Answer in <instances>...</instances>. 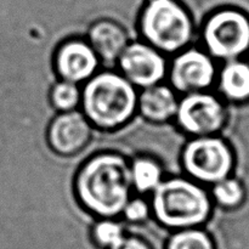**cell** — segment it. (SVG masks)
I'll return each mask as SVG.
<instances>
[{"label": "cell", "instance_id": "obj_1", "mask_svg": "<svg viewBox=\"0 0 249 249\" xmlns=\"http://www.w3.org/2000/svg\"><path fill=\"white\" fill-rule=\"evenodd\" d=\"M130 165L114 153L90 158L78 172L74 189L78 201L88 212L101 218L119 215L129 201Z\"/></svg>", "mask_w": 249, "mask_h": 249}, {"label": "cell", "instance_id": "obj_2", "mask_svg": "<svg viewBox=\"0 0 249 249\" xmlns=\"http://www.w3.org/2000/svg\"><path fill=\"white\" fill-rule=\"evenodd\" d=\"M84 116L95 126L114 129L125 124L135 113L138 94L123 75L101 72L92 77L82 92Z\"/></svg>", "mask_w": 249, "mask_h": 249}, {"label": "cell", "instance_id": "obj_3", "mask_svg": "<svg viewBox=\"0 0 249 249\" xmlns=\"http://www.w3.org/2000/svg\"><path fill=\"white\" fill-rule=\"evenodd\" d=\"M211 201L198 185L182 178H172L153 190L152 211L158 223L172 229L196 228L211 214Z\"/></svg>", "mask_w": 249, "mask_h": 249}, {"label": "cell", "instance_id": "obj_4", "mask_svg": "<svg viewBox=\"0 0 249 249\" xmlns=\"http://www.w3.org/2000/svg\"><path fill=\"white\" fill-rule=\"evenodd\" d=\"M139 26L146 40L165 53L185 48L194 33L190 11L180 0H147L141 10Z\"/></svg>", "mask_w": 249, "mask_h": 249}, {"label": "cell", "instance_id": "obj_5", "mask_svg": "<svg viewBox=\"0 0 249 249\" xmlns=\"http://www.w3.org/2000/svg\"><path fill=\"white\" fill-rule=\"evenodd\" d=\"M203 36L212 56L232 60L249 49V17L236 7H221L206 21Z\"/></svg>", "mask_w": 249, "mask_h": 249}, {"label": "cell", "instance_id": "obj_6", "mask_svg": "<svg viewBox=\"0 0 249 249\" xmlns=\"http://www.w3.org/2000/svg\"><path fill=\"white\" fill-rule=\"evenodd\" d=\"M182 163L192 178L202 182L216 184L230 174L233 156L221 139L199 136L185 146Z\"/></svg>", "mask_w": 249, "mask_h": 249}, {"label": "cell", "instance_id": "obj_7", "mask_svg": "<svg viewBox=\"0 0 249 249\" xmlns=\"http://www.w3.org/2000/svg\"><path fill=\"white\" fill-rule=\"evenodd\" d=\"M178 123L186 133L208 136L218 131L225 122V111L216 97L206 92H189L177 109Z\"/></svg>", "mask_w": 249, "mask_h": 249}, {"label": "cell", "instance_id": "obj_8", "mask_svg": "<svg viewBox=\"0 0 249 249\" xmlns=\"http://www.w3.org/2000/svg\"><path fill=\"white\" fill-rule=\"evenodd\" d=\"M118 62L123 77L143 89L160 82L167 72L164 57L153 46L138 41L125 46Z\"/></svg>", "mask_w": 249, "mask_h": 249}, {"label": "cell", "instance_id": "obj_9", "mask_svg": "<svg viewBox=\"0 0 249 249\" xmlns=\"http://www.w3.org/2000/svg\"><path fill=\"white\" fill-rule=\"evenodd\" d=\"M91 128L87 117L77 111H66L53 117L48 128V142L58 156H72L85 147Z\"/></svg>", "mask_w": 249, "mask_h": 249}, {"label": "cell", "instance_id": "obj_10", "mask_svg": "<svg viewBox=\"0 0 249 249\" xmlns=\"http://www.w3.org/2000/svg\"><path fill=\"white\" fill-rule=\"evenodd\" d=\"M215 67L208 55L197 49H189L174 60L170 71L173 87L181 92H195L213 83Z\"/></svg>", "mask_w": 249, "mask_h": 249}, {"label": "cell", "instance_id": "obj_11", "mask_svg": "<svg viewBox=\"0 0 249 249\" xmlns=\"http://www.w3.org/2000/svg\"><path fill=\"white\" fill-rule=\"evenodd\" d=\"M53 65L61 79L77 84L94 74L99 66V57L88 41L75 38L58 46Z\"/></svg>", "mask_w": 249, "mask_h": 249}, {"label": "cell", "instance_id": "obj_12", "mask_svg": "<svg viewBox=\"0 0 249 249\" xmlns=\"http://www.w3.org/2000/svg\"><path fill=\"white\" fill-rule=\"evenodd\" d=\"M88 38L97 57L108 63L118 60L129 40L124 26L111 18L95 21L88 29Z\"/></svg>", "mask_w": 249, "mask_h": 249}, {"label": "cell", "instance_id": "obj_13", "mask_svg": "<svg viewBox=\"0 0 249 249\" xmlns=\"http://www.w3.org/2000/svg\"><path fill=\"white\" fill-rule=\"evenodd\" d=\"M140 113L155 123H162L175 116L178 100L174 91L165 85H152L145 88L138 97Z\"/></svg>", "mask_w": 249, "mask_h": 249}, {"label": "cell", "instance_id": "obj_14", "mask_svg": "<svg viewBox=\"0 0 249 249\" xmlns=\"http://www.w3.org/2000/svg\"><path fill=\"white\" fill-rule=\"evenodd\" d=\"M220 90L230 100H248L249 65L240 61L229 62L220 73Z\"/></svg>", "mask_w": 249, "mask_h": 249}, {"label": "cell", "instance_id": "obj_15", "mask_svg": "<svg viewBox=\"0 0 249 249\" xmlns=\"http://www.w3.org/2000/svg\"><path fill=\"white\" fill-rule=\"evenodd\" d=\"M131 182L141 194L155 190L162 181V168L156 160L140 157L130 165Z\"/></svg>", "mask_w": 249, "mask_h": 249}, {"label": "cell", "instance_id": "obj_16", "mask_svg": "<svg viewBox=\"0 0 249 249\" xmlns=\"http://www.w3.org/2000/svg\"><path fill=\"white\" fill-rule=\"evenodd\" d=\"M164 249H216L214 238L202 229L187 228L173 233Z\"/></svg>", "mask_w": 249, "mask_h": 249}, {"label": "cell", "instance_id": "obj_17", "mask_svg": "<svg viewBox=\"0 0 249 249\" xmlns=\"http://www.w3.org/2000/svg\"><path fill=\"white\" fill-rule=\"evenodd\" d=\"M91 236L99 247L109 249L124 238V229L119 223L109 219H104L94 223L91 228Z\"/></svg>", "mask_w": 249, "mask_h": 249}, {"label": "cell", "instance_id": "obj_18", "mask_svg": "<svg viewBox=\"0 0 249 249\" xmlns=\"http://www.w3.org/2000/svg\"><path fill=\"white\" fill-rule=\"evenodd\" d=\"M50 101L53 108L60 111H72L80 101V91L75 83L62 82L53 85L50 90Z\"/></svg>", "mask_w": 249, "mask_h": 249}, {"label": "cell", "instance_id": "obj_19", "mask_svg": "<svg viewBox=\"0 0 249 249\" xmlns=\"http://www.w3.org/2000/svg\"><path fill=\"white\" fill-rule=\"evenodd\" d=\"M213 195L219 204L229 207V208L238 206L245 197V192L241 184L233 179H224L216 182Z\"/></svg>", "mask_w": 249, "mask_h": 249}, {"label": "cell", "instance_id": "obj_20", "mask_svg": "<svg viewBox=\"0 0 249 249\" xmlns=\"http://www.w3.org/2000/svg\"><path fill=\"white\" fill-rule=\"evenodd\" d=\"M122 213H124L126 220L133 224H136L142 223V221H145L148 218L150 209H148L147 203L143 199L135 198L131 199V201L129 199Z\"/></svg>", "mask_w": 249, "mask_h": 249}, {"label": "cell", "instance_id": "obj_21", "mask_svg": "<svg viewBox=\"0 0 249 249\" xmlns=\"http://www.w3.org/2000/svg\"><path fill=\"white\" fill-rule=\"evenodd\" d=\"M109 249H153V247L139 236H124L121 242Z\"/></svg>", "mask_w": 249, "mask_h": 249}]
</instances>
